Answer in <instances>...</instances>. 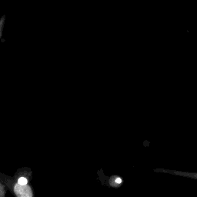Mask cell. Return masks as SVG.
I'll list each match as a JSON object with an SVG mask.
<instances>
[{
	"label": "cell",
	"mask_w": 197,
	"mask_h": 197,
	"mask_svg": "<svg viewBox=\"0 0 197 197\" xmlns=\"http://www.w3.org/2000/svg\"><path fill=\"white\" fill-rule=\"evenodd\" d=\"M116 182L117 183H122V180H121L120 178H117V179L116 180Z\"/></svg>",
	"instance_id": "3"
},
{
	"label": "cell",
	"mask_w": 197,
	"mask_h": 197,
	"mask_svg": "<svg viewBox=\"0 0 197 197\" xmlns=\"http://www.w3.org/2000/svg\"><path fill=\"white\" fill-rule=\"evenodd\" d=\"M15 193L18 197H32V193L29 186H21L18 183L15 186Z\"/></svg>",
	"instance_id": "1"
},
{
	"label": "cell",
	"mask_w": 197,
	"mask_h": 197,
	"mask_svg": "<svg viewBox=\"0 0 197 197\" xmlns=\"http://www.w3.org/2000/svg\"><path fill=\"white\" fill-rule=\"evenodd\" d=\"M18 183L21 186H25L27 185L28 183V180L25 177H20L18 180Z\"/></svg>",
	"instance_id": "2"
}]
</instances>
